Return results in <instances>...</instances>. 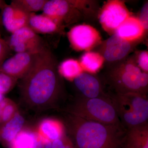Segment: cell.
I'll return each mask as SVG.
<instances>
[{
  "instance_id": "cell-1",
  "label": "cell",
  "mask_w": 148,
  "mask_h": 148,
  "mask_svg": "<svg viewBox=\"0 0 148 148\" xmlns=\"http://www.w3.org/2000/svg\"><path fill=\"white\" fill-rule=\"evenodd\" d=\"M61 77L55 56L47 48H44L32 69L21 79V98L33 109L55 106L64 94Z\"/></svg>"
},
{
  "instance_id": "cell-2",
  "label": "cell",
  "mask_w": 148,
  "mask_h": 148,
  "mask_svg": "<svg viewBox=\"0 0 148 148\" xmlns=\"http://www.w3.org/2000/svg\"><path fill=\"white\" fill-rule=\"evenodd\" d=\"M66 114L64 126L77 148H122L126 131L121 125L103 124Z\"/></svg>"
},
{
  "instance_id": "cell-3",
  "label": "cell",
  "mask_w": 148,
  "mask_h": 148,
  "mask_svg": "<svg viewBox=\"0 0 148 148\" xmlns=\"http://www.w3.org/2000/svg\"><path fill=\"white\" fill-rule=\"evenodd\" d=\"M64 111L88 120L122 126L110 96L93 98L77 96Z\"/></svg>"
},
{
  "instance_id": "cell-4",
  "label": "cell",
  "mask_w": 148,
  "mask_h": 148,
  "mask_svg": "<svg viewBox=\"0 0 148 148\" xmlns=\"http://www.w3.org/2000/svg\"><path fill=\"white\" fill-rule=\"evenodd\" d=\"M120 121L126 131L148 124L147 95L138 93H110Z\"/></svg>"
},
{
  "instance_id": "cell-5",
  "label": "cell",
  "mask_w": 148,
  "mask_h": 148,
  "mask_svg": "<svg viewBox=\"0 0 148 148\" xmlns=\"http://www.w3.org/2000/svg\"><path fill=\"white\" fill-rule=\"evenodd\" d=\"M106 73L105 81L117 94L138 93L147 95L140 85L142 70L134 61L119 63Z\"/></svg>"
},
{
  "instance_id": "cell-6",
  "label": "cell",
  "mask_w": 148,
  "mask_h": 148,
  "mask_svg": "<svg viewBox=\"0 0 148 148\" xmlns=\"http://www.w3.org/2000/svg\"><path fill=\"white\" fill-rule=\"evenodd\" d=\"M42 10V14L62 27L75 23L82 14L81 11L69 0H47Z\"/></svg>"
},
{
  "instance_id": "cell-7",
  "label": "cell",
  "mask_w": 148,
  "mask_h": 148,
  "mask_svg": "<svg viewBox=\"0 0 148 148\" xmlns=\"http://www.w3.org/2000/svg\"><path fill=\"white\" fill-rule=\"evenodd\" d=\"M7 42L11 50L16 53L40 52L45 47L41 37L28 26L12 34Z\"/></svg>"
},
{
  "instance_id": "cell-8",
  "label": "cell",
  "mask_w": 148,
  "mask_h": 148,
  "mask_svg": "<svg viewBox=\"0 0 148 148\" xmlns=\"http://www.w3.org/2000/svg\"><path fill=\"white\" fill-rule=\"evenodd\" d=\"M40 52L16 53L2 63L0 72L17 80L21 79L32 69Z\"/></svg>"
},
{
  "instance_id": "cell-9",
  "label": "cell",
  "mask_w": 148,
  "mask_h": 148,
  "mask_svg": "<svg viewBox=\"0 0 148 148\" xmlns=\"http://www.w3.org/2000/svg\"><path fill=\"white\" fill-rule=\"evenodd\" d=\"M129 16V11L123 3L113 1L104 6L100 14L99 20L106 31L114 33Z\"/></svg>"
},
{
  "instance_id": "cell-10",
  "label": "cell",
  "mask_w": 148,
  "mask_h": 148,
  "mask_svg": "<svg viewBox=\"0 0 148 148\" xmlns=\"http://www.w3.org/2000/svg\"><path fill=\"white\" fill-rule=\"evenodd\" d=\"M74 85L79 92L77 96L86 98H106L110 95L104 90L99 77L87 73H82L73 80Z\"/></svg>"
},
{
  "instance_id": "cell-11",
  "label": "cell",
  "mask_w": 148,
  "mask_h": 148,
  "mask_svg": "<svg viewBox=\"0 0 148 148\" xmlns=\"http://www.w3.org/2000/svg\"><path fill=\"white\" fill-rule=\"evenodd\" d=\"M68 36L73 47L79 50L90 49L101 40L99 33L94 28L84 24L72 28Z\"/></svg>"
},
{
  "instance_id": "cell-12",
  "label": "cell",
  "mask_w": 148,
  "mask_h": 148,
  "mask_svg": "<svg viewBox=\"0 0 148 148\" xmlns=\"http://www.w3.org/2000/svg\"><path fill=\"white\" fill-rule=\"evenodd\" d=\"M133 42L123 38L114 33L106 41L101 55L104 61L109 63L122 61L132 49Z\"/></svg>"
},
{
  "instance_id": "cell-13",
  "label": "cell",
  "mask_w": 148,
  "mask_h": 148,
  "mask_svg": "<svg viewBox=\"0 0 148 148\" xmlns=\"http://www.w3.org/2000/svg\"><path fill=\"white\" fill-rule=\"evenodd\" d=\"M1 10L3 26L8 32L12 34L18 29L28 26L31 13L12 4H6L5 2Z\"/></svg>"
},
{
  "instance_id": "cell-14",
  "label": "cell",
  "mask_w": 148,
  "mask_h": 148,
  "mask_svg": "<svg viewBox=\"0 0 148 148\" xmlns=\"http://www.w3.org/2000/svg\"><path fill=\"white\" fill-rule=\"evenodd\" d=\"M28 27L36 34H50L61 31V28L48 16L42 14L31 13Z\"/></svg>"
},
{
  "instance_id": "cell-15",
  "label": "cell",
  "mask_w": 148,
  "mask_h": 148,
  "mask_svg": "<svg viewBox=\"0 0 148 148\" xmlns=\"http://www.w3.org/2000/svg\"><path fill=\"white\" fill-rule=\"evenodd\" d=\"M24 123L23 117L18 113H16L10 120L3 124L0 130V137L1 140L4 145H10L21 131Z\"/></svg>"
},
{
  "instance_id": "cell-16",
  "label": "cell",
  "mask_w": 148,
  "mask_h": 148,
  "mask_svg": "<svg viewBox=\"0 0 148 148\" xmlns=\"http://www.w3.org/2000/svg\"><path fill=\"white\" fill-rule=\"evenodd\" d=\"M144 32L138 18L129 16L114 33L123 38L133 41L142 36Z\"/></svg>"
},
{
  "instance_id": "cell-17",
  "label": "cell",
  "mask_w": 148,
  "mask_h": 148,
  "mask_svg": "<svg viewBox=\"0 0 148 148\" xmlns=\"http://www.w3.org/2000/svg\"><path fill=\"white\" fill-rule=\"evenodd\" d=\"M65 129L64 124L61 122L47 119L44 120L40 123L38 132L42 137L53 142L54 140L62 139Z\"/></svg>"
},
{
  "instance_id": "cell-18",
  "label": "cell",
  "mask_w": 148,
  "mask_h": 148,
  "mask_svg": "<svg viewBox=\"0 0 148 148\" xmlns=\"http://www.w3.org/2000/svg\"><path fill=\"white\" fill-rule=\"evenodd\" d=\"M126 140L135 148H148V124L126 131Z\"/></svg>"
},
{
  "instance_id": "cell-19",
  "label": "cell",
  "mask_w": 148,
  "mask_h": 148,
  "mask_svg": "<svg viewBox=\"0 0 148 148\" xmlns=\"http://www.w3.org/2000/svg\"><path fill=\"white\" fill-rule=\"evenodd\" d=\"M104 61V58L101 54L88 51L82 56L79 63L82 69L91 73H95L101 68Z\"/></svg>"
},
{
  "instance_id": "cell-20",
  "label": "cell",
  "mask_w": 148,
  "mask_h": 148,
  "mask_svg": "<svg viewBox=\"0 0 148 148\" xmlns=\"http://www.w3.org/2000/svg\"><path fill=\"white\" fill-rule=\"evenodd\" d=\"M82 69L79 62L74 59H67L58 66V72L61 76L73 80L82 73Z\"/></svg>"
},
{
  "instance_id": "cell-21",
  "label": "cell",
  "mask_w": 148,
  "mask_h": 148,
  "mask_svg": "<svg viewBox=\"0 0 148 148\" xmlns=\"http://www.w3.org/2000/svg\"><path fill=\"white\" fill-rule=\"evenodd\" d=\"M38 136V132L22 130L9 145L10 148H33Z\"/></svg>"
},
{
  "instance_id": "cell-22",
  "label": "cell",
  "mask_w": 148,
  "mask_h": 148,
  "mask_svg": "<svg viewBox=\"0 0 148 148\" xmlns=\"http://www.w3.org/2000/svg\"><path fill=\"white\" fill-rule=\"evenodd\" d=\"M47 0H13L11 3L26 12L34 13L42 10Z\"/></svg>"
},
{
  "instance_id": "cell-23",
  "label": "cell",
  "mask_w": 148,
  "mask_h": 148,
  "mask_svg": "<svg viewBox=\"0 0 148 148\" xmlns=\"http://www.w3.org/2000/svg\"><path fill=\"white\" fill-rule=\"evenodd\" d=\"M0 107L1 109V123L4 124L10 120L16 113V107L12 102L5 98L0 103Z\"/></svg>"
},
{
  "instance_id": "cell-24",
  "label": "cell",
  "mask_w": 148,
  "mask_h": 148,
  "mask_svg": "<svg viewBox=\"0 0 148 148\" xmlns=\"http://www.w3.org/2000/svg\"><path fill=\"white\" fill-rule=\"evenodd\" d=\"M17 79L0 72V93L4 95L14 87Z\"/></svg>"
},
{
  "instance_id": "cell-25",
  "label": "cell",
  "mask_w": 148,
  "mask_h": 148,
  "mask_svg": "<svg viewBox=\"0 0 148 148\" xmlns=\"http://www.w3.org/2000/svg\"><path fill=\"white\" fill-rule=\"evenodd\" d=\"M140 24L144 31H147L148 28V3H146L142 8L138 18Z\"/></svg>"
},
{
  "instance_id": "cell-26",
  "label": "cell",
  "mask_w": 148,
  "mask_h": 148,
  "mask_svg": "<svg viewBox=\"0 0 148 148\" xmlns=\"http://www.w3.org/2000/svg\"><path fill=\"white\" fill-rule=\"evenodd\" d=\"M137 63L138 67L143 71H148V53L147 51H141L138 56Z\"/></svg>"
},
{
  "instance_id": "cell-27",
  "label": "cell",
  "mask_w": 148,
  "mask_h": 148,
  "mask_svg": "<svg viewBox=\"0 0 148 148\" xmlns=\"http://www.w3.org/2000/svg\"><path fill=\"white\" fill-rule=\"evenodd\" d=\"M51 148H70L66 145L62 139H58L52 142Z\"/></svg>"
},
{
  "instance_id": "cell-28",
  "label": "cell",
  "mask_w": 148,
  "mask_h": 148,
  "mask_svg": "<svg viewBox=\"0 0 148 148\" xmlns=\"http://www.w3.org/2000/svg\"><path fill=\"white\" fill-rule=\"evenodd\" d=\"M40 136L41 138V142L40 148H51L52 142L48 139L42 137L41 135Z\"/></svg>"
},
{
  "instance_id": "cell-29",
  "label": "cell",
  "mask_w": 148,
  "mask_h": 148,
  "mask_svg": "<svg viewBox=\"0 0 148 148\" xmlns=\"http://www.w3.org/2000/svg\"><path fill=\"white\" fill-rule=\"evenodd\" d=\"M4 3L5 2L4 1L0 0V9L1 8L2 6ZM3 27V26L1 16V15H0V38H1V34L2 32Z\"/></svg>"
},
{
  "instance_id": "cell-30",
  "label": "cell",
  "mask_w": 148,
  "mask_h": 148,
  "mask_svg": "<svg viewBox=\"0 0 148 148\" xmlns=\"http://www.w3.org/2000/svg\"><path fill=\"white\" fill-rule=\"evenodd\" d=\"M122 148H135L131 144L128 143V142L126 140V138H125V141L124 144H123V146Z\"/></svg>"
},
{
  "instance_id": "cell-31",
  "label": "cell",
  "mask_w": 148,
  "mask_h": 148,
  "mask_svg": "<svg viewBox=\"0 0 148 148\" xmlns=\"http://www.w3.org/2000/svg\"><path fill=\"white\" fill-rule=\"evenodd\" d=\"M5 97L4 96V95H3L2 93H0V103L1 102L3 99H4Z\"/></svg>"
},
{
  "instance_id": "cell-32",
  "label": "cell",
  "mask_w": 148,
  "mask_h": 148,
  "mask_svg": "<svg viewBox=\"0 0 148 148\" xmlns=\"http://www.w3.org/2000/svg\"><path fill=\"white\" fill-rule=\"evenodd\" d=\"M1 109L0 107V123H1Z\"/></svg>"
},
{
  "instance_id": "cell-33",
  "label": "cell",
  "mask_w": 148,
  "mask_h": 148,
  "mask_svg": "<svg viewBox=\"0 0 148 148\" xmlns=\"http://www.w3.org/2000/svg\"><path fill=\"white\" fill-rule=\"evenodd\" d=\"M0 140H1V137H0Z\"/></svg>"
}]
</instances>
